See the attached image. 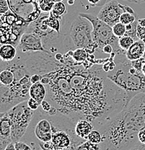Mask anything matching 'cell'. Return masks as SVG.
<instances>
[{"mask_svg":"<svg viewBox=\"0 0 145 150\" xmlns=\"http://www.w3.org/2000/svg\"><path fill=\"white\" fill-rule=\"evenodd\" d=\"M116 64L114 69L105 74L116 85L126 92L132 98L138 93H145V76L137 71L127 59L126 52L117 54L114 58Z\"/></svg>","mask_w":145,"mask_h":150,"instance_id":"1","label":"cell"},{"mask_svg":"<svg viewBox=\"0 0 145 150\" xmlns=\"http://www.w3.org/2000/svg\"><path fill=\"white\" fill-rule=\"evenodd\" d=\"M93 27L90 21L78 15L71 23L68 33L75 48H85L93 54L98 48L93 41Z\"/></svg>","mask_w":145,"mask_h":150,"instance_id":"2","label":"cell"},{"mask_svg":"<svg viewBox=\"0 0 145 150\" xmlns=\"http://www.w3.org/2000/svg\"><path fill=\"white\" fill-rule=\"evenodd\" d=\"M6 112L12 125L11 138L12 142L21 141L28 129L35 111L30 108L28 100H25L15 105Z\"/></svg>","mask_w":145,"mask_h":150,"instance_id":"3","label":"cell"},{"mask_svg":"<svg viewBox=\"0 0 145 150\" xmlns=\"http://www.w3.org/2000/svg\"><path fill=\"white\" fill-rule=\"evenodd\" d=\"M79 15L87 19L93 25V41L98 48L102 50L105 45L110 44L114 48V53H116V55L126 52L119 47V38L113 34L111 26L100 20L98 16H95L92 14L79 13Z\"/></svg>","mask_w":145,"mask_h":150,"instance_id":"4","label":"cell"},{"mask_svg":"<svg viewBox=\"0 0 145 150\" xmlns=\"http://www.w3.org/2000/svg\"><path fill=\"white\" fill-rule=\"evenodd\" d=\"M10 10L23 21L30 23L41 14L38 0H7Z\"/></svg>","mask_w":145,"mask_h":150,"instance_id":"5","label":"cell"},{"mask_svg":"<svg viewBox=\"0 0 145 150\" xmlns=\"http://www.w3.org/2000/svg\"><path fill=\"white\" fill-rule=\"evenodd\" d=\"M18 48V50L23 54L45 52L51 54L43 46L41 38L33 33H24L20 37Z\"/></svg>","mask_w":145,"mask_h":150,"instance_id":"6","label":"cell"},{"mask_svg":"<svg viewBox=\"0 0 145 150\" xmlns=\"http://www.w3.org/2000/svg\"><path fill=\"white\" fill-rule=\"evenodd\" d=\"M124 12L121 4L116 0H111L105 3L99 11L98 18L106 24L113 27L120 22V18Z\"/></svg>","mask_w":145,"mask_h":150,"instance_id":"7","label":"cell"},{"mask_svg":"<svg viewBox=\"0 0 145 150\" xmlns=\"http://www.w3.org/2000/svg\"><path fill=\"white\" fill-rule=\"evenodd\" d=\"M1 125H0V150H5L10 144L12 142L11 138L12 125L7 112H1Z\"/></svg>","mask_w":145,"mask_h":150,"instance_id":"8","label":"cell"},{"mask_svg":"<svg viewBox=\"0 0 145 150\" xmlns=\"http://www.w3.org/2000/svg\"><path fill=\"white\" fill-rule=\"evenodd\" d=\"M48 88L45 87V84L40 82L33 84L30 88V98H32L41 104V103L47 98Z\"/></svg>","mask_w":145,"mask_h":150,"instance_id":"9","label":"cell"},{"mask_svg":"<svg viewBox=\"0 0 145 150\" xmlns=\"http://www.w3.org/2000/svg\"><path fill=\"white\" fill-rule=\"evenodd\" d=\"M145 50V42L143 40H135L129 50L126 51V56L129 61L136 60L143 57Z\"/></svg>","mask_w":145,"mask_h":150,"instance_id":"10","label":"cell"},{"mask_svg":"<svg viewBox=\"0 0 145 150\" xmlns=\"http://www.w3.org/2000/svg\"><path fill=\"white\" fill-rule=\"evenodd\" d=\"M95 129L94 125L85 119H79L75 124V133L80 138L86 139L88 134Z\"/></svg>","mask_w":145,"mask_h":150,"instance_id":"11","label":"cell"},{"mask_svg":"<svg viewBox=\"0 0 145 150\" xmlns=\"http://www.w3.org/2000/svg\"><path fill=\"white\" fill-rule=\"evenodd\" d=\"M18 51L15 45L4 43L0 48V58L4 62H12L16 58Z\"/></svg>","mask_w":145,"mask_h":150,"instance_id":"12","label":"cell"},{"mask_svg":"<svg viewBox=\"0 0 145 150\" xmlns=\"http://www.w3.org/2000/svg\"><path fill=\"white\" fill-rule=\"evenodd\" d=\"M0 72V82L4 86H10L15 81V74L10 69L1 67Z\"/></svg>","mask_w":145,"mask_h":150,"instance_id":"13","label":"cell"},{"mask_svg":"<svg viewBox=\"0 0 145 150\" xmlns=\"http://www.w3.org/2000/svg\"><path fill=\"white\" fill-rule=\"evenodd\" d=\"M73 60L78 64L85 62L87 59V51L85 48H75L74 51H69Z\"/></svg>","mask_w":145,"mask_h":150,"instance_id":"14","label":"cell"},{"mask_svg":"<svg viewBox=\"0 0 145 150\" xmlns=\"http://www.w3.org/2000/svg\"><path fill=\"white\" fill-rule=\"evenodd\" d=\"M66 12V7L62 1H59V2H55L54 7H53L51 13L56 17L59 18V20L63 18L64 15Z\"/></svg>","mask_w":145,"mask_h":150,"instance_id":"15","label":"cell"},{"mask_svg":"<svg viewBox=\"0 0 145 150\" xmlns=\"http://www.w3.org/2000/svg\"><path fill=\"white\" fill-rule=\"evenodd\" d=\"M134 41L135 40L133 38L125 35L123 37L120 38L119 40H118V45H119V47L121 49L126 51L133 45Z\"/></svg>","mask_w":145,"mask_h":150,"instance_id":"16","label":"cell"},{"mask_svg":"<svg viewBox=\"0 0 145 150\" xmlns=\"http://www.w3.org/2000/svg\"><path fill=\"white\" fill-rule=\"evenodd\" d=\"M86 140L93 144H100L103 141V135L101 132L98 129H93L88 136Z\"/></svg>","mask_w":145,"mask_h":150,"instance_id":"17","label":"cell"},{"mask_svg":"<svg viewBox=\"0 0 145 150\" xmlns=\"http://www.w3.org/2000/svg\"><path fill=\"white\" fill-rule=\"evenodd\" d=\"M73 150H101L100 144H93L86 140Z\"/></svg>","mask_w":145,"mask_h":150,"instance_id":"18","label":"cell"},{"mask_svg":"<svg viewBox=\"0 0 145 150\" xmlns=\"http://www.w3.org/2000/svg\"><path fill=\"white\" fill-rule=\"evenodd\" d=\"M137 19H138V17H137V15L136 13L132 14L130 13V12H124L121 15L120 22L124 25H128L131 24V23H133Z\"/></svg>","mask_w":145,"mask_h":150,"instance_id":"19","label":"cell"},{"mask_svg":"<svg viewBox=\"0 0 145 150\" xmlns=\"http://www.w3.org/2000/svg\"><path fill=\"white\" fill-rule=\"evenodd\" d=\"M113 28V34L117 38H120L123 37L124 35H126V25L123 24L122 23L119 22V23H116V25L112 27Z\"/></svg>","mask_w":145,"mask_h":150,"instance_id":"20","label":"cell"},{"mask_svg":"<svg viewBox=\"0 0 145 150\" xmlns=\"http://www.w3.org/2000/svg\"><path fill=\"white\" fill-rule=\"evenodd\" d=\"M55 1L54 0H40L39 1L40 10L42 12H51Z\"/></svg>","mask_w":145,"mask_h":150,"instance_id":"21","label":"cell"},{"mask_svg":"<svg viewBox=\"0 0 145 150\" xmlns=\"http://www.w3.org/2000/svg\"><path fill=\"white\" fill-rule=\"evenodd\" d=\"M15 150H33L32 146L23 141H19L14 143Z\"/></svg>","mask_w":145,"mask_h":150,"instance_id":"22","label":"cell"},{"mask_svg":"<svg viewBox=\"0 0 145 150\" xmlns=\"http://www.w3.org/2000/svg\"><path fill=\"white\" fill-rule=\"evenodd\" d=\"M131 64L134 68L136 69L137 71H141L142 70V67L145 64V60L143 57L140 58V59H136V60L131 61Z\"/></svg>","mask_w":145,"mask_h":150,"instance_id":"23","label":"cell"},{"mask_svg":"<svg viewBox=\"0 0 145 150\" xmlns=\"http://www.w3.org/2000/svg\"><path fill=\"white\" fill-rule=\"evenodd\" d=\"M10 9V5L7 0H0V13L1 15L8 12Z\"/></svg>","mask_w":145,"mask_h":150,"instance_id":"24","label":"cell"},{"mask_svg":"<svg viewBox=\"0 0 145 150\" xmlns=\"http://www.w3.org/2000/svg\"><path fill=\"white\" fill-rule=\"evenodd\" d=\"M28 105L31 110H35L36 111L39 108V107L40 106V104L39 103L38 101L35 100V99L32 98H30L28 100Z\"/></svg>","mask_w":145,"mask_h":150,"instance_id":"25","label":"cell"},{"mask_svg":"<svg viewBox=\"0 0 145 150\" xmlns=\"http://www.w3.org/2000/svg\"><path fill=\"white\" fill-rule=\"evenodd\" d=\"M137 36L139 40H143L145 42V27H143L138 24L137 29Z\"/></svg>","mask_w":145,"mask_h":150,"instance_id":"26","label":"cell"},{"mask_svg":"<svg viewBox=\"0 0 145 150\" xmlns=\"http://www.w3.org/2000/svg\"><path fill=\"white\" fill-rule=\"evenodd\" d=\"M92 7H98V6H103L105 4L106 0H87Z\"/></svg>","mask_w":145,"mask_h":150,"instance_id":"27","label":"cell"},{"mask_svg":"<svg viewBox=\"0 0 145 150\" xmlns=\"http://www.w3.org/2000/svg\"><path fill=\"white\" fill-rule=\"evenodd\" d=\"M40 106H41V108H43V110H44L46 112L49 111V110H51V107H52L51 103H50L49 101L47 100H44L41 103V104H40Z\"/></svg>","mask_w":145,"mask_h":150,"instance_id":"28","label":"cell"},{"mask_svg":"<svg viewBox=\"0 0 145 150\" xmlns=\"http://www.w3.org/2000/svg\"><path fill=\"white\" fill-rule=\"evenodd\" d=\"M139 141L142 144H145V128L141 129L138 134Z\"/></svg>","mask_w":145,"mask_h":150,"instance_id":"29","label":"cell"},{"mask_svg":"<svg viewBox=\"0 0 145 150\" xmlns=\"http://www.w3.org/2000/svg\"><path fill=\"white\" fill-rule=\"evenodd\" d=\"M102 51L103 53H105V54H110V55L112 53L114 52V48H113V47L111 45H110V44L105 45V46L103 48Z\"/></svg>","mask_w":145,"mask_h":150,"instance_id":"30","label":"cell"},{"mask_svg":"<svg viewBox=\"0 0 145 150\" xmlns=\"http://www.w3.org/2000/svg\"><path fill=\"white\" fill-rule=\"evenodd\" d=\"M42 76L38 74H32L30 76V81L32 82V84L37 83V82H40V79H41Z\"/></svg>","mask_w":145,"mask_h":150,"instance_id":"31","label":"cell"},{"mask_svg":"<svg viewBox=\"0 0 145 150\" xmlns=\"http://www.w3.org/2000/svg\"><path fill=\"white\" fill-rule=\"evenodd\" d=\"M121 7H122L123 10H124V12H130V13H132V14H134L135 13L134 10V9H132V7H129V6L121 4Z\"/></svg>","mask_w":145,"mask_h":150,"instance_id":"32","label":"cell"},{"mask_svg":"<svg viewBox=\"0 0 145 150\" xmlns=\"http://www.w3.org/2000/svg\"><path fill=\"white\" fill-rule=\"evenodd\" d=\"M132 150H145V144H142L139 143Z\"/></svg>","mask_w":145,"mask_h":150,"instance_id":"33","label":"cell"},{"mask_svg":"<svg viewBox=\"0 0 145 150\" xmlns=\"http://www.w3.org/2000/svg\"><path fill=\"white\" fill-rule=\"evenodd\" d=\"M138 24L139 25L145 27V18H139Z\"/></svg>","mask_w":145,"mask_h":150,"instance_id":"34","label":"cell"},{"mask_svg":"<svg viewBox=\"0 0 145 150\" xmlns=\"http://www.w3.org/2000/svg\"><path fill=\"white\" fill-rule=\"evenodd\" d=\"M132 3H145V0H124Z\"/></svg>","mask_w":145,"mask_h":150,"instance_id":"35","label":"cell"},{"mask_svg":"<svg viewBox=\"0 0 145 150\" xmlns=\"http://www.w3.org/2000/svg\"><path fill=\"white\" fill-rule=\"evenodd\" d=\"M5 150H15V144H14L13 142H12V143L10 144L7 146V147L6 148Z\"/></svg>","mask_w":145,"mask_h":150,"instance_id":"36","label":"cell"},{"mask_svg":"<svg viewBox=\"0 0 145 150\" xmlns=\"http://www.w3.org/2000/svg\"><path fill=\"white\" fill-rule=\"evenodd\" d=\"M141 71H142L143 74H144V76H145V64H144V66H143V67H142V70H141Z\"/></svg>","mask_w":145,"mask_h":150,"instance_id":"37","label":"cell"},{"mask_svg":"<svg viewBox=\"0 0 145 150\" xmlns=\"http://www.w3.org/2000/svg\"><path fill=\"white\" fill-rule=\"evenodd\" d=\"M55 2H59V1H62V0H54Z\"/></svg>","mask_w":145,"mask_h":150,"instance_id":"38","label":"cell"},{"mask_svg":"<svg viewBox=\"0 0 145 150\" xmlns=\"http://www.w3.org/2000/svg\"><path fill=\"white\" fill-rule=\"evenodd\" d=\"M143 58H144V60H145V50H144V55H143Z\"/></svg>","mask_w":145,"mask_h":150,"instance_id":"39","label":"cell"}]
</instances>
